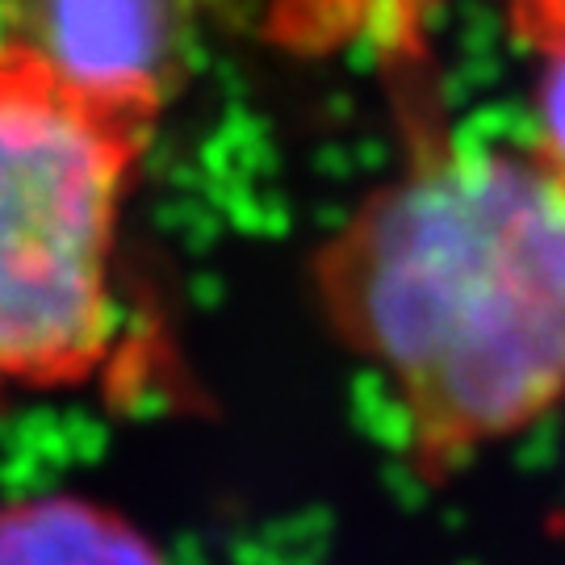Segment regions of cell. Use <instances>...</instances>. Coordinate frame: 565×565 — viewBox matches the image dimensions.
Wrapping results in <instances>:
<instances>
[{
	"instance_id": "6da1fadb",
	"label": "cell",
	"mask_w": 565,
	"mask_h": 565,
	"mask_svg": "<svg viewBox=\"0 0 565 565\" xmlns=\"http://www.w3.org/2000/svg\"><path fill=\"white\" fill-rule=\"evenodd\" d=\"M315 294L448 473L565 403V177L503 147L411 163L319 247Z\"/></svg>"
},
{
	"instance_id": "7a4b0ae2",
	"label": "cell",
	"mask_w": 565,
	"mask_h": 565,
	"mask_svg": "<svg viewBox=\"0 0 565 565\" xmlns=\"http://www.w3.org/2000/svg\"><path fill=\"white\" fill-rule=\"evenodd\" d=\"M156 121V105L0 42V390H76L114 364V247Z\"/></svg>"
},
{
	"instance_id": "3957f363",
	"label": "cell",
	"mask_w": 565,
	"mask_h": 565,
	"mask_svg": "<svg viewBox=\"0 0 565 565\" xmlns=\"http://www.w3.org/2000/svg\"><path fill=\"white\" fill-rule=\"evenodd\" d=\"M198 0H25V34L46 60L114 97L163 109Z\"/></svg>"
},
{
	"instance_id": "277c9868",
	"label": "cell",
	"mask_w": 565,
	"mask_h": 565,
	"mask_svg": "<svg viewBox=\"0 0 565 565\" xmlns=\"http://www.w3.org/2000/svg\"><path fill=\"white\" fill-rule=\"evenodd\" d=\"M0 565H160V557L114 511L46 494L0 507Z\"/></svg>"
},
{
	"instance_id": "5b68a950",
	"label": "cell",
	"mask_w": 565,
	"mask_h": 565,
	"mask_svg": "<svg viewBox=\"0 0 565 565\" xmlns=\"http://www.w3.org/2000/svg\"><path fill=\"white\" fill-rule=\"evenodd\" d=\"M527 42L541 55L536 72V156L565 177V0H520Z\"/></svg>"
}]
</instances>
